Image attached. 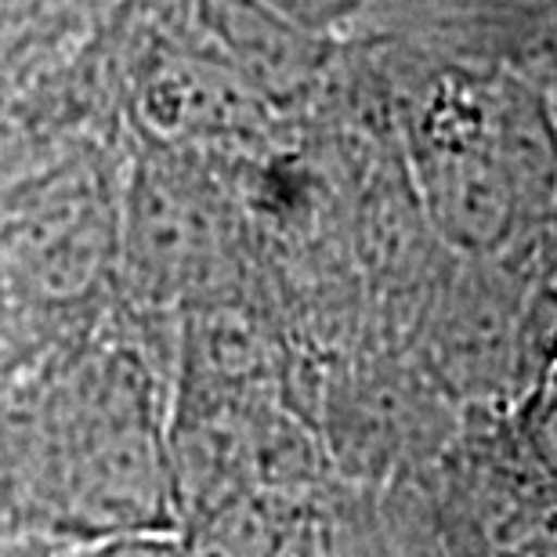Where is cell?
I'll use <instances>...</instances> for the list:
<instances>
[{
	"label": "cell",
	"mask_w": 557,
	"mask_h": 557,
	"mask_svg": "<svg viewBox=\"0 0 557 557\" xmlns=\"http://www.w3.org/2000/svg\"><path fill=\"white\" fill-rule=\"evenodd\" d=\"M221 261V214L214 196L174 145L138 160L120 196L116 278L141 305H177L199 294Z\"/></svg>",
	"instance_id": "cell-4"
},
{
	"label": "cell",
	"mask_w": 557,
	"mask_h": 557,
	"mask_svg": "<svg viewBox=\"0 0 557 557\" xmlns=\"http://www.w3.org/2000/svg\"><path fill=\"white\" fill-rule=\"evenodd\" d=\"M116 264L120 196L91 163H62L0 218V294L40 337L91 308Z\"/></svg>",
	"instance_id": "cell-3"
},
{
	"label": "cell",
	"mask_w": 557,
	"mask_h": 557,
	"mask_svg": "<svg viewBox=\"0 0 557 557\" xmlns=\"http://www.w3.org/2000/svg\"><path fill=\"white\" fill-rule=\"evenodd\" d=\"M8 543V536H4V521H0V547H4Z\"/></svg>",
	"instance_id": "cell-8"
},
{
	"label": "cell",
	"mask_w": 557,
	"mask_h": 557,
	"mask_svg": "<svg viewBox=\"0 0 557 557\" xmlns=\"http://www.w3.org/2000/svg\"><path fill=\"white\" fill-rule=\"evenodd\" d=\"M417 135L431 214L467 250L504 247L557 203L554 127L510 81L438 87Z\"/></svg>",
	"instance_id": "cell-2"
},
{
	"label": "cell",
	"mask_w": 557,
	"mask_h": 557,
	"mask_svg": "<svg viewBox=\"0 0 557 557\" xmlns=\"http://www.w3.org/2000/svg\"><path fill=\"white\" fill-rule=\"evenodd\" d=\"M135 113L145 135L160 145L207 141L243 127L250 113V84L232 62L166 48L141 62Z\"/></svg>",
	"instance_id": "cell-5"
},
{
	"label": "cell",
	"mask_w": 557,
	"mask_h": 557,
	"mask_svg": "<svg viewBox=\"0 0 557 557\" xmlns=\"http://www.w3.org/2000/svg\"><path fill=\"white\" fill-rule=\"evenodd\" d=\"M0 521L95 554L182 550L171 409L131 337H81L0 395Z\"/></svg>",
	"instance_id": "cell-1"
},
{
	"label": "cell",
	"mask_w": 557,
	"mask_h": 557,
	"mask_svg": "<svg viewBox=\"0 0 557 557\" xmlns=\"http://www.w3.org/2000/svg\"><path fill=\"white\" fill-rule=\"evenodd\" d=\"M258 4L308 37H322V33L344 26L362 8V0H258Z\"/></svg>",
	"instance_id": "cell-7"
},
{
	"label": "cell",
	"mask_w": 557,
	"mask_h": 557,
	"mask_svg": "<svg viewBox=\"0 0 557 557\" xmlns=\"http://www.w3.org/2000/svg\"><path fill=\"white\" fill-rule=\"evenodd\" d=\"M521 431H525L529 460L536 463L543 482L557 493V370L529 398L525 417H521Z\"/></svg>",
	"instance_id": "cell-6"
}]
</instances>
